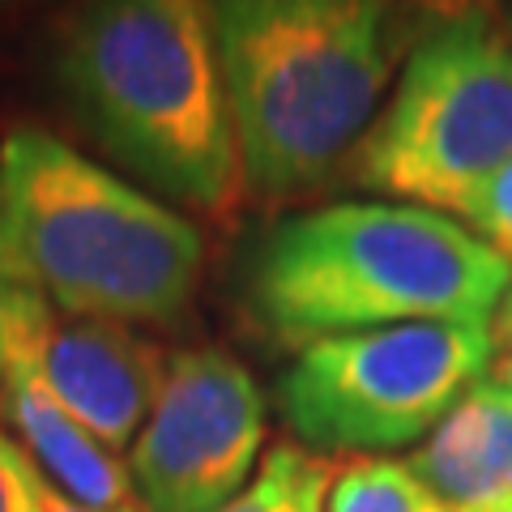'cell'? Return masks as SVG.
Returning <instances> with one entry per match:
<instances>
[{
    "label": "cell",
    "mask_w": 512,
    "mask_h": 512,
    "mask_svg": "<svg viewBox=\"0 0 512 512\" xmlns=\"http://www.w3.org/2000/svg\"><path fill=\"white\" fill-rule=\"evenodd\" d=\"M512 269L466 222L402 201H342L278 222L248 278L261 325L316 346L397 325H491Z\"/></svg>",
    "instance_id": "obj_1"
},
{
    "label": "cell",
    "mask_w": 512,
    "mask_h": 512,
    "mask_svg": "<svg viewBox=\"0 0 512 512\" xmlns=\"http://www.w3.org/2000/svg\"><path fill=\"white\" fill-rule=\"evenodd\" d=\"M205 239L184 214L43 128L0 141V278L64 316L158 325L201 282Z\"/></svg>",
    "instance_id": "obj_2"
},
{
    "label": "cell",
    "mask_w": 512,
    "mask_h": 512,
    "mask_svg": "<svg viewBox=\"0 0 512 512\" xmlns=\"http://www.w3.org/2000/svg\"><path fill=\"white\" fill-rule=\"evenodd\" d=\"M210 35L244 184L265 201L325 180L393 82L397 13L372 0H227Z\"/></svg>",
    "instance_id": "obj_3"
},
{
    "label": "cell",
    "mask_w": 512,
    "mask_h": 512,
    "mask_svg": "<svg viewBox=\"0 0 512 512\" xmlns=\"http://www.w3.org/2000/svg\"><path fill=\"white\" fill-rule=\"evenodd\" d=\"M56 77L90 137L192 214H231L244 188L210 9L111 0L64 26Z\"/></svg>",
    "instance_id": "obj_4"
},
{
    "label": "cell",
    "mask_w": 512,
    "mask_h": 512,
    "mask_svg": "<svg viewBox=\"0 0 512 512\" xmlns=\"http://www.w3.org/2000/svg\"><path fill=\"white\" fill-rule=\"evenodd\" d=\"M512 163V26L457 13L414 43L389 107L359 141L355 175L448 218Z\"/></svg>",
    "instance_id": "obj_5"
},
{
    "label": "cell",
    "mask_w": 512,
    "mask_h": 512,
    "mask_svg": "<svg viewBox=\"0 0 512 512\" xmlns=\"http://www.w3.org/2000/svg\"><path fill=\"white\" fill-rule=\"evenodd\" d=\"M495 367L491 325H397L303 346L278 380L286 427L312 453L423 444Z\"/></svg>",
    "instance_id": "obj_6"
},
{
    "label": "cell",
    "mask_w": 512,
    "mask_h": 512,
    "mask_svg": "<svg viewBox=\"0 0 512 512\" xmlns=\"http://www.w3.org/2000/svg\"><path fill=\"white\" fill-rule=\"evenodd\" d=\"M265 444V393L222 350H175L163 393L128 448L146 512H218L252 483Z\"/></svg>",
    "instance_id": "obj_7"
},
{
    "label": "cell",
    "mask_w": 512,
    "mask_h": 512,
    "mask_svg": "<svg viewBox=\"0 0 512 512\" xmlns=\"http://www.w3.org/2000/svg\"><path fill=\"white\" fill-rule=\"evenodd\" d=\"M5 359L26 363L39 384L111 453L133 448L163 393L167 355L116 320L64 316L5 278L0 291Z\"/></svg>",
    "instance_id": "obj_8"
},
{
    "label": "cell",
    "mask_w": 512,
    "mask_h": 512,
    "mask_svg": "<svg viewBox=\"0 0 512 512\" xmlns=\"http://www.w3.org/2000/svg\"><path fill=\"white\" fill-rule=\"evenodd\" d=\"M0 410L18 431V448L39 470L43 487L64 504L86 512H146L124 461L103 440H94L18 359H5Z\"/></svg>",
    "instance_id": "obj_9"
},
{
    "label": "cell",
    "mask_w": 512,
    "mask_h": 512,
    "mask_svg": "<svg viewBox=\"0 0 512 512\" xmlns=\"http://www.w3.org/2000/svg\"><path fill=\"white\" fill-rule=\"evenodd\" d=\"M406 466L453 512L512 500V389L495 367L466 389Z\"/></svg>",
    "instance_id": "obj_10"
},
{
    "label": "cell",
    "mask_w": 512,
    "mask_h": 512,
    "mask_svg": "<svg viewBox=\"0 0 512 512\" xmlns=\"http://www.w3.org/2000/svg\"><path fill=\"white\" fill-rule=\"evenodd\" d=\"M333 478L338 470L329 466V457L299 444H274L261 457L252 483L218 512H325Z\"/></svg>",
    "instance_id": "obj_11"
},
{
    "label": "cell",
    "mask_w": 512,
    "mask_h": 512,
    "mask_svg": "<svg viewBox=\"0 0 512 512\" xmlns=\"http://www.w3.org/2000/svg\"><path fill=\"white\" fill-rule=\"evenodd\" d=\"M325 512H453V508L440 495H431L406 461L359 457L333 478Z\"/></svg>",
    "instance_id": "obj_12"
},
{
    "label": "cell",
    "mask_w": 512,
    "mask_h": 512,
    "mask_svg": "<svg viewBox=\"0 0 512 512\" xmlns=\"http://www.w3.org/2000/svg\"><path fill=\"white\" fill-rule=\"evenodd\" d=\"M457 222H466V227L512 269V163L478 192L466 210H461Z\"/></svg>",
    "instance_id": "obj_13"
},
{
    "label": "cell",
    "mask_w": 512,
    "mask_h": 512,
    "mask_svg": "<svg viewBox=\"0 0 512 512\" xmlns=\"http://www.w3.org/2000/svg\"><path fill=\"white\" fill-rule=\"evenodd\" d=\"M0 512H47V487L30 457L0 431Z\"/></svg>",
    "instance_id": "obj_14"
},
{
    "label": "cell",
    "mask_w": 512,
    "mask_h": 512,
    "mask_svg": "<svg viewBox=\"0 0 512 512\" xmlns=\"http://www.w3.org/2000/svg\"><path fill=\"white\" fill-rule=\"evenodd\" d=\"M491 338H495V355H512V286H508V295L500 303V312H495L491 320Z\"/></svg>",
    "instance_id": "obj_15"
},
{
    "label": "cell",
    "mask_w": 512,
    "mask_h": 512,
    "mask_svg": "<svg viewBox=\"0 0 512 512\" xmlns=\"http://www.w3.org/2000/svg\"><path fill=\"white\" fill-rule=\"evenodd\" d=\"M495 376H500L508 389H512V355H504V359H495Z\"/></svg>",
    "instance_id": "obj_16"
},
{
    "label": "cell",
    "mask_w": 512,
    "mask_h": 512,
    "mask_svg": "<svg viewBox=\"0 0 512 512\" xmlns=\"http://www.w3.org/2000/svg\"><path fill=\"white\" fill-rule=\"evenodd\" d=\"M47 512H86V508H73V504H64L60 495H52V491H47Z\"/></svg>",
    "instance_id": "obj_17"
},
{
    "label": "cell",
    "mask_w": 512,
    "mask_h": 512,
    "mask_svg": "<svg viewBox=\"0 0 512 512\" xmlns=\"http://www.w3.org/2000/svg\"><path fill=\"white\" fill-rule=\"evenodd\" d=\"M474 512H512V500H500V504H487V508H474Z\"/></svg>",
    "instance_id": "obj_18"
},
{
    "label": "cell",
    "mask_w": 512,
    "mask_h": 512,
    "mask_svg": "<svg viewBox=\"0 0 512 512\" xmlns=\"http://www.w3.org/2000/svg\"><path fill=\"white\" fill-rule=\"evenodd\" d=\"M0 291H5V278H0ZM0 376H5V333H0Z\"/></svg>",
    "instance_id": "obj_19"
},
{
    "label": "cell",
    "mask_w": 512,
    "mask_h": 512,
    "mask_svg": "<svg viewBox=\"0 0 512 512\" xmlns=\"http://www.w3.org/2000/svg\"><path fill=\"white\" fill-rule=\"evenodd\" d=\"M508 26H512V13H508Z\"/></svg>",
    "instance_id": "obj_20"
}]
</instances>
